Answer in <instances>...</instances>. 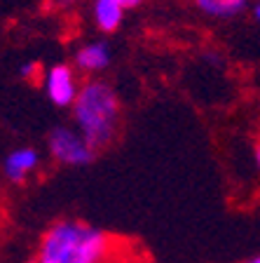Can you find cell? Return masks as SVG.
<instances>
[{
  "label": "cell",
  "instance_id": "obj_7",
  "mask_svg": "<svg viewBox=\"0 0 260 263\" xmlns=\"http://www.w3.org/2000/svg\"><path fill=\"white\" fill-rule=\"evenodd\" d=\"M125 7L119 0H94V24L103 33H113L122 24Z\"/></svg>",
  "mask_w": 260,
  "mask_h": 263
},
{
  "label": "cell",
  "instance_id": "obj_2",
  "mask_svg": "<svg viewBox=\"0 0 260 263\" xmlns=\"http://www.w3.org/2000/svg\"><path fill=\"white\" fill-rule=\"evenodd\" d=\"M73 120L94 151L106 148L117 134L119 122V101L115 89L103 80L85 82L73 104Z\"/></svg>",
  "mask_w": 260,
  "mask_h": 263
},
{
  "label": "cell",
  "instance_id": "obj_9",
  "mask_svg": "<svg viewBox=\"0 0 260 263\" xmlns=\"http://www.w3.org/2000/svg\"><path fill=\"white\" fill-rule=\"evenodd\" d=\"M40 66L35 64V61H26V64H22V68H19V73H22L24 78H33L35 73H38Z\"/></svg>",
  "mask_w": 260,
  "mask_h": 263
},
{
  "label": "cell",
  "instance_id": "obj_10",
  "mask_svg": "<svg viewBox=\"0 0 260 263\" xmlns=\"http://www.w3.org/2000/svg\"><path fill=\"white\" fill-rule=\"evenodd\" d=\"M119 3H122V7L127 10V7H136V5H141L143 0H119Z\"/></svg>",
  "mask_w": 260,
  "mask_h": 263
},
{
  "label": "cell",
  "instance_id": "obj_6",
  "mask_svg": "<svg viewBox=\"0 0 260 263\" xmlns=\"http://www.w3.org/2000/svg\"><path fill=\"white\" fill-rule=\"evenodd\" d=\"M40 164V155L33 148H16L5 158V176L12 183H24Z\"/></svg>",
  "mask_w": 260,
  "mask_h": 263
},
{
  "label": "cell",
  "instance_id": "obj_8",
  "mask_svg": "<svg viewBox=\"0 0 260 263\" xmlns=\"http://www.w3.org/2000/svg\"><path fill=\"white\" fill-rule=\"evenodd\" d=\"M195 5L209 16L232 19V16L242 14V12L246 10L249 0H195Z\"/></svg>",
  "mask_w": 260,
  "mask_h": 263
},
{
  "label": "cell",
  "instance_id": "obj_5",
  "mask_svg": "<svg viewBox=\"0 0 260 263\" xmlns=\"http://www.w3.org/2000/svg\"><path fill=\"white\" fill-rule=\"evenodd\" d=\"M110 59V47L106 40H94V43L82 45L75 52V68L82 73H101L108 68Z\"/></svg>",
  "mask_w": 260,
  "mask_h": 263
},
{
  "label": "cell",
  "instance_id": "obj_13",
  "mask_svg": "<svg viewBox=\"0 0 260 263\" xmlns=\"http://www.w3.org/2000/svg\"><path fill=\"white\" fill-rule=\"evenodd\" d=\"M255 162H258V170H260V143L255 146Z\"/></svg>",
  "mask_w": 260,
  "mask_h": 263
},
{
  "label": "cell",
  "instance_id": "obj_12",
  "mask_svg": "<svg viewBox=\"0 0 260 263\" xmlns=\"http://www.w3.org/2000/svg\"><path fill=\"white\" fill-rule=\"evenodd\" d=\"M253 16H255V22L260 24V3H258V5L253 7Z\"/></svg>",
  "mask_w": 260,
  "mask_h": 263
},
{
  "label": "cell",
  "instance_id": "obj_11",
  "mask_svg": "<svg viewBox=\"0 0 260 263\" xmlns=\"http://www.w3.org/2000/svg\"><path fill=\"white\" fill-rule=\"evenodd\" d=\"M75 0H54V5H59V7H68V5H73Z\"/></svg>",
  "mask_w": 260,
  "mask_h": 263
},
{
  "label": "cell",
  "instance_id": "obj_1",
  "mask_svg": "<svg viewBox=\"0 0 260 263\" xmlns=\"http://www.w3.org/2000/svg\"><path fill=\"white\" fill-rule=\"evenodd\" d=\"M113 240L77 219L56 221L40 240L38 263H108Z\"/></svg>",
  "mask_w": 260,
  "mask_h": 263
},
{
  "label": "cell",
  "instance_id": "obj_14",
  "mask_svg": "<svg viewBox=\"0 0 260 263\" xmlns=\"http://www.w3.org/2000/svg\"><path fill=\"white\" fill-rule=\"evenodd\" d=\"M246 263H260V254H258V256H253V258H249Z\"/></svg>",
  "mask_w": 260,
  "mask_h": 263
},
{
  "label": "cell",
  "instance_id": "obj_4",
  "mask_svg": "<svg viewBox=\"0 0 260 263\" xmlns=\"http://www.w3.org/2000/svg\"><path fill=\"white\" fill-rule=\"evenodd\" d=\"M45 92H47L49 101L54 106H73L77 94H80V85L75 80L71 66L56 64L45 73Z\"/></svg>",
  "mask_w": 260,
  "mask_h": 263
},
{
  "label": "cell",
  "instance_id": "obj_3",
  "mask_svg": "<svg viewBox=\"0 0 260 263\" xmlns=\"http://www.w3.org/2000/svg\"><path fill=\"white\" fill-rule=\"evenodd\" d=\"M47 146L52 158L68 167H85L92 162L94 153H96L80 132L71 129V127H54L49 132Z\"/></svg>",
  "mask_w": 260,
  "mask_h": 263
}]
</instances>
